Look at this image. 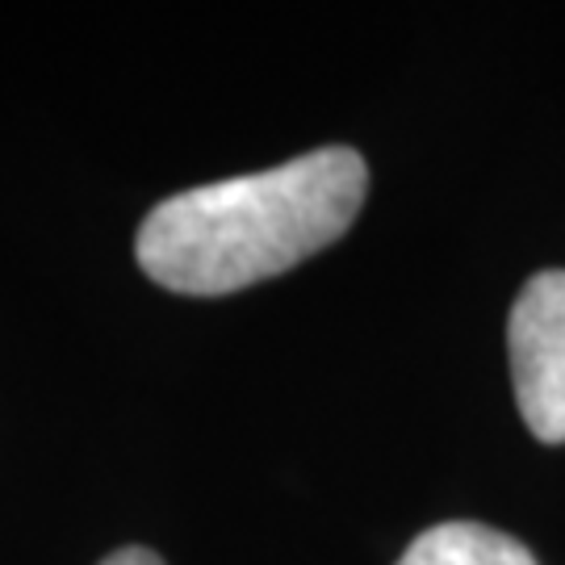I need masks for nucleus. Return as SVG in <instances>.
<instances>
[{"label":"nucleus","instance_id":"nucleus-1","mask_svg":"<svg viewBox=\"0 0 565 565\" xmlns=\"http://www.w3.org/2000/svg\"><path fill=\"white\" fill-rule=\"evenodd\" d=\"M369 168L352 147L198 184L160 202L139 226V264L156 285L189 298H223L277 277L335 243L361 214Z\"/></svg>","mask_w":565,"mask_h":565},{"label":"nucleus","instance_id":"nucleus-4","mask_svg":"<svg viewBox=\"0 0 565 565\" xmlns=\"http://www.w3.org/2000/svg\"><path fill=\"white\" fill-rule=\"evenodd\" d=\"M102 565H163L151 548H118V553H109Z\"/></svg>","mask_w":565,"mask_h":565},{"label":"nucleus","instance_id":"nucleus-2","mask_svg":"<svg viewBox=\"0 0 565 565\" xmlns=\"http://www.w3.org/2000/svg\"><path fill=\"white\" fill-rule=\"evenodd\" d=\"M507 348L527 431L545 445H565V273H536L520 289Z\"/></svg>","mask_w":565,"mask_h":565},{"label":"nucleus","instance_id":"nucleus-3","mask_svg":"<svg viewBox=\"0 0 565 565\" xmlns=\"http://www.w3.org/2000/svg\"><path fill=\"white\" fill-rule=\"evenodd\" d=\"M398 565H536V557L507 532L457 520V524L427 527Z\"/></svg>","mask_w":565,"mask_h":565}]
</instances>
